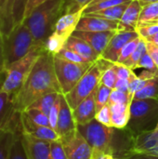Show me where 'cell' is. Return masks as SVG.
<instances>
[{
	"instance_id": "obj_1",
	"label": "cell",
	"mask_w": 158,
	"mask_h": 159,
	"mask_svg": "<svg viewBox=\"0 0 158 159\" xmlns=\"http://www.w3.org/2000/svg\"><path fill=\"white\" fill-rule=\"evenodd\" d=\"M61 89L54 68V55L44 50L34 64L24 84L12 99L13 112L21 113L42 96Z\"/></svg>"
},
{
	"instance_id": "obj_2",
	"label": "cell",
	"mask_w": 158,
	"mask_h": 159,
	"mask_svg": "<svg viewBox=\"0 0 158 159\" xmlns=\"http://www.w3.org/2000/svg\"><path fill=\"white\" fill-rule=\"evenodd\" d=\"M64 2L65 0H47L22 21L30 29L36 47L44 48L46 40L53 33L57 20L63 13Z\"/></svg>"
},
{
	"instance_id": "obj_3",
	"label": "cell",
	"mask_w": 158,
	"mask_h": 159,
	"mask_svg": "<svg viewBox=\"0 0 158 159\" xmlns=\"http://www.w3.org/2000/svg\"><path fill=\"white\" fill-rule=\"evenodd\" d=\"M158 124V100H132L127 129L133 137L155 130Z\"/></svg>"
},
{
	"instance_id": "obj_4",
	"label": "cell",
	"mask_w": 158,
	"mask_h": 159,
	"mask_svg": "<svg viewBox=\"0 0 158 159\" xmlns=\"http://www.w3.org/2000/svg\"><path fill=\"white\" fill-rule=\"evenodd\" d=\"M112 65V62L100 57L90 66L74 88L64 95L72 110H74L86 98L97 89L103 73Z\"/></svg>"
},
{
	"instance_id": "obj_5",
	"label": "cell",
	"mask_w": 158,
	"mask_h": 159,
	"mask_svg": "<svg viewBox=\"0 0 158 159\" xmlns=\"http://www.w3.org/2000/svg\"><path fill=\"white\" fill-rule=\"evenodd\" d=\"M6 69L26 56L35 46L34 36L24 22H20L6 35H3Z\"/></svg>"
},
{
	"instance_id": "obj_6",
	"label": "cell",
	"mask_w": 158,
	"mask_h": 159,
	"mask_svg": "<svg viewBox=\"0 0 158 159\" xmlns=\"http://www.w3.org/2000/svg\"><path fill=\"white\" fill-rule=\"evenodd\" d=\"M44 50L45 48L42 47H34L26 56L15 61L6 69L2 89L7 92L12 99L24 84L34 64Z\"/></svg>"
},
{
	"instance_id": "obj_7",
	"label": "cell",
	"mask_w": 158,
	"mask_h": 159,
	"mask_svg": "<svg viewBox=\"0 0 158 159\" xmlns=\"http://www.w3.org/2000/svg\"><path fill=\"white\" fill-rule=\"evenodd\" d=\"M77 130L87 140L93 151L114 155L116 129L107 127L96 119L84 125H77Z\"/></svg>"
},
{
	"instance_id": "obj_8",
	"label": "cell",
	"mask_w": 158,
	"mask_h": 159,
	"mask_svg": "<svg viewBox=\"0 0 158 159\" xmlns=\"http://www.w3.org/2000/svg\"><path fill=\"white\" fill-rule=\"evenodd\" d=\"M92 64L75 63L54 55V68L61 93L65 95L70 92Z\"/></svg>"
},
{
	"instance_id": "obj_9",
	"label": "cell",
	"mask_w": 158,
	"mask_h": 159,
	"mask_svg": "<svg viewBox=\"0 0 158 159\" xmlns=\"http://www.w3.org/2000/svg\"><path fill=\"white\" fill-rule=\"evenodd\" d=\"M61 142L68 159H92L93 149L78 130Z\"/></svg>"
},
{
	"instance_id": "obj_10",
	"label": "cell",
	"mask_w": 158,
	"mask_h": 159,
	"mask_svg": "<svg viewBox=\"0 0 158 159\" xmlns=\"http://www.w3.org/2000/svg\"><path fill=\"white\" fill-rule=\"evenodd\" d=\"M77 130V125L73 116V110L68 104L64 94L61 93L60 111L55 131L61 140L66 139L74 134Z\"/></svg>"
},
{
	"instance_id": "obj_11",
	"label": "cell",
	"mask_w": 158,
	"mask_h": 159,
	"mask_svg": "<svg viewBox=\"0 0 158 159\" xmlns=\"http://www.w3.org/2000/svg\"><path fill=\"white\" fill-rule=\"evenodd\" d=\"M139 36L137 31H121L116 32L111 38L107 47L102 53L101 57L112 63H116L122 48L129 41Z\"/></svg>"
},
{
	"instance_id": "obj_12",
	"label": "cell",
	"mask_w": 158,
	"mask_h": 159,
	"mask_svg": "<svg viewBox=\"0 0 158 159\" xmlns=\"http://www.w3.org/2000/svg\"><path fill=\"white\" fill-rule=\"evenodd\" d=\"M21 137L27 159H51L50 142L34 138L23 131Z\"/></svg>"
},
{
	"instance_id": "obj_13",
	"label": "cell",
	"mask_w": 158,
	"mask_h": 159,
	"mask_svg": "<svg viewBox=\"0 0 158 159\" xmlns=\"http://www.w3.org/2000/svg\"><path fill=\"white\" fill-rule=\"evenodd\" d=\"M120 20H112L100 17L83 14L76 30L88 32H105V31H119Z\"/></svg>"
},
{
	"instance_id": "obj_14",
	"label": "cell",
	"mask_w": 158,
	"mask_h": 159,
	"mask_svg": "<svg viewBox=\"0 0 158 159\" xmlns=\"http://www.w3.org/2000/svg\"><path fill=\"white\" fill-rule=\"evenodd\" d=\"M116 31H105V32H88L75 30L72 35L76 36L85 42H87L100 56L107 47L111 38L115 34Z\"/></svg>"
},
{
	"instance_id": "obj_15",
	"label": "cell",
	"mask_w": 158,
	"mask_h": 159,
	"mask_svg": "<svg viewBox=\"0 0 158 159\" xmlns=\"http://www.w3.org/2000/svg\"><path fill=\"white\" fill-rule=\"evenodd\" d=\"M20 126L23 132L34 138L50 143L61 140L58 133L52 128L34 123L26 116V115L23 112L20 113Z\"/></svg>"
},
{
	"instance_id": "obj_16",
	"label": "cell",
	"mask_w": 158,
	"mask_h": 159,
	"mask_svg": "<svg viewBox=\"0 0 158 159\" xmlns=\"http://www.w3.org/2000/svg\"><path fill=\"white\" fill-rule=\"evenodd\" d=\"M17 112H13L7 122L0 129V159H10L15 138V122Z\"/></svg>"
},
{
	"instance_id": "obj_17",
	"label": "cell",
	"mask_w": 158,
	"mask_h": 159,
	"mask_svg": "<svg viewBox=\"0 0 158 159\" xmlns=\"http://www.w3.org/2000/svg\"><path fill=\"white\" fill-rule=\"evenodd\" d=\"M84 13V10L72 14H63L57 20L53 33L61 37L65 42L76 30L77 24Z\"/></svg>"
},
{
	"instance_id": "obj_18",
	"label": "cell",
	"mask_w": 158,
	"mask_h": 159,
	"mask_svg": "<svg viewBox=\"0 0 158 159\" xmlns=\"http://www.w3.org/2000/svg\"><path fill=\"white\" fill-rule=\"evenodd\" d=\"M95 95L96 90L86 98L74 110H73V116L76 125H84L95 119L97 114Z\"/></svg>"
},
{
	"instance_id": "obj_19",
	"label": "cell",
	"mask_w": 158,
	"mask_h": 159,
	"mask_svg": "<svg viewBox=\"0 0 158 159\" xmlns=\"http://www.w3.org/2000/svg\"><path fill=\"white\" fill-rule=\"evenodd\" d=\"M142 6L138 0H132L127 7L121 20L119 31H136Z\"/></svg>"
},
{
	"instance_id": "obj_20",
	"label": "cell",
	"mask_w": 158,
	"mask_h": 159,
	"mask_svg": "<svg viewBox=\"0 0 158 159\" xmlns=\"http://www.w3.org/2000/svg\"><path fill=\"white\" fill-rule=\"evenodd\" d=\"M64 48L74 51L90 63H94L101 57L87 42L74 35H71L68 38Z\"/></svg>"
},
{
	"instance_id": "obj_21",
	"label": "cell",
	"mask_w": 158,
	"mask_h": 159,
	"mask_svg": "<svg viewBox=\"0 0 158 159\" xmlns=\"http://www.w3.org/2000/svg\"><path fill=\"white\" fill-rule=\"evenodd\" d=\"M158 146V133L156 130L147 131L137 135L133 140L131 154H145Z\"/></svg>"
},
{
	"instance_id": "obj_22",
	"label": "cell",
	"mask_w": 158,
	"mask_h": 159,
	"mask_svg": "<svg viewBox=\"0 0 158 159\" xmlns=\"http://www.w3.org/2000/svg\"><path fill=\"white\" fill-rule=\"evenodd\" d=\"M109 106L112 114V126L115 129L127 128L129 121L130 104L115 103V104H111Z\"/></svg>"
},
{
	"instance_id": "obj_23",
	"label": "cell",
	"mask_w": 158,
	"mask_h": 159,
	"mask_svg": "<svg viewBox=\"0 0 158 159\" xmlns=\"http://www.w3.org/2000/svg\"><path fill=\"white\" fill-rule=\"evenodd\" d=\"M6 72L0 75V129L10 118L12 110V97L2 89Z\"/></svg>"
},
{
	"instance_id": "obj_24",
	"label": "cell",
	"mask_w": 158,
	"mask_h": 159,
	"mask_svg": "<svg viewBox=\"0 0 158 159\" xmlns=\"http://www.w3.org/2000/svg\"><path fill=\"white\" fill-rule=\"evenodd\" d=\"M21 132L22 129L20 126V113H18L15 122V138L11 149L10 159H27L25 150L23 147Z\"/></svg>"
},
{
	"instance_id": "obj_25",
	"label": "cell",
	"mask_w": 158,
	"mask_h": 159,
	"mask_svg": "<svg viewBox=\"0 0 158 159\" xmlns=\"http://www.w3.org/2000/svg\"><path fill=\"white\" fill-rule=\"evenodd\" d=\"M16 0H7L3 10L0 12V31L2 35L7 34L15 26L13 20V8Z\"/></svg>"
},
{
	"instance_id": "obj_26",
	"label": "cell",
	"mask_w": 158,
	"mask_h": 159,
	"mask_svg": "<svg viewBox=\"0 0 158 159\" xmlns=\"http://www.w3.org/2000/svg\"><path fill=\"white\" fill-rule=\"evenodd\" d=\"M127 2L121 5H117L103 10H100V11H96L93 13H88V15L90 16H95V17H100V18H103V19H107V20H120L127 7L129 6V4L130 3Z\"/></svg>"
},
{
	"instance_id": "obj_27",
	"label": "cell",
	"mask_w": 158,
	"mask_h": 159,
	"mask_svg": "<svg viewBox=\"0 0 158 159\" xmlns=\"http://www.w3.org/2000/svg\"><path fill=\"white\" fill-rule=\"evenodd\" d=\"M156 99L158 100V76L147 82V84L136 92L133 96V100H146Z\"/></svg>"
},
{
	"instance_id": "obj_28",
	"label": "cell",
	"mask_w": 158,
	"mask_h": 159,
	"mask_svg": "<svg viewBox=\"0 0 158 159\" xmlns=\"http://www.w3.org/2000/svg\"><path fill=\"white\" fill-rule=\"evenodd\" d=\"M60 93L57 92H52V93H48L46 94L44 96H42L41 98H39L38 100H36L33 104H31L28 108H34L37 109L41 112H43L44 114H46L47 116L49 115V112L52 108V106L54 105L58 96Z\"/></svg>"
},
{
	"instance_id": "obj_29",
	"label": "cell",
	"mask_w": 158,
	"mask_h": 159,
	"mask_svg": "<svg viewBox=\"0 0 158 159\" xmlns=\"http://www.w3.org/2000/svg\"><path fill=\"white\" fill-rule=\"evenodd\" d=\"M158 20V1L150 3L144 7H142L140 19H139V24L143 23H157Z\"/></svg>"
},
{
	"instance_id": "obj_30",
	"label": "cell",
	"mask_w": 158,
	"mask_h": 159,
	"mask_svg": "<svg viewBox=\"0 0 158 159\" xmlns=\"http://www.w3.org/2000/svg\"><path fill=\"white\" fill-rule=\"evenodd\" d=\"M65 43L66 42L61 37L57 35L55 33H52L46 40L44 48L45 50L48 53L52 55H57L64 48Z\"/></svg>"
},
{
	"instance_id": "obj_31",
	"label": "cell",
	"mask_w": 158,
	"mask_h": 159,
	"mask_svg": "<svg viewBox=\"0 0 158 159\" xmlns=\"http://www.w3.org/2000/svg\"><path fill=\"white\" fill-rule=\"evenodd\" d=\"M146 51H147V48H146V41L141 37L140 42H139V44H138L135 51L132 53V55L130 56V58L125 63H123V64L126 65L127 67H129V69H131V70L134 71L135 69H137V65H138L141 58L142 57V55Z\"/></svg>"
},
{
	"instance_id": "obj_32",
	"label": "cell",
	"mask_w": 158,
	"mask_h": 159,
	"mask_svg": "<svg viewBox=\"0 0 158 159\" xmlns=\"http://www.w3.org/2000/svg\"><path fill=\"white\" fill-rule=\"evenodd\" d=\"M113 89L107 88L106 86L100 83L99 87L96 89V95H95V101H96V110L99 112L103 106L108 104L109 98L111 95Z\"/></svg>"
},
{
	"instance_id": "obj_33",
	"label": "cell",
	"mask_w": 158,
	"mask_h": 159,
	"mask_svg": "<svg viewBox=\"0 0 158 159\" xmlns=\"http://www.w3.org/2000/svg\"><path fill=\"white\" fill-rule=\"evenodd\" d=\"M23 113L34 123L41 125V126L50 127L48 116H47L43 112L39 111L37 109H34V108H27L25 111H23Z\"/></svg>"
},
{
	"instance_id": "obj_34",
	"label": "cell",
	"mask_w": 158,
	"mask_h": 159,
	"mask_svg": "<svg viewBox=\"0 0 158 159\" xmlns=\"http://www.w3.org/2000/svg\"><path fill=\"white\" fill-rule=\"evenodd\" d=\"M93 0H65L63 14H72L84 10Z\"/></svg>"
},
{
	"instance_id": "obj_35",
	"label": "cell",
	"mask_w": 158,
	"mask_h": 159,
	"mask_svg": "<svg viewBox=\"0 0 158 159\" xmlns=\"http://www.w3.org/2000/svg\"><path fill=\"white\" fill-rule=\"evenodd\" d=\"M140 39H141V37L138 36L137 38L129 41L128 44L125 45V47L122 48V50L120 52V55H119V58H118V61H117L116 63L123 64L130 58L132 53L135 51V49H136V48H137V46H138V44L140 42Z\"/></svg>"
},
{
	"instance_id": "obj_36",
	"label": "cell",
	"mask_w": 158,
	"mask_h": 159,
	"mask_svg": "<svg viewBox=\"0 0 158 159\" xmlns=\"http://www.w3.org/2000/svg\"><path fill=\"white\" fill-rule=\"evenodd\" d=\"M136 31L140 37L146 40L149 37L155 35L158 33V23H143L139 24Z\"/></svg>"
},
{
	"instance_id": "obj_37",
	"label": "cell",
	"mask_w": 158,
	"mask_h": 159,
	"mask_svg": "<svg viewBox=\"0 0 158 159\" xmlns=\"http://www.w3.org/2000/svg\"><path fill=\"white\" fill-rule=\"evenodd\" d=\"M149 80H143L140 78L133 71L129 76V94L133 98L134 94L138 92L140 89H142L148 82Z\"/></svg>"
},
{
	"instance_id": "obj_38",
	"label": "cell",
	"mask_w": 158,
	"mask_h": 159,
	"mask_svg": "<svg viewBox=\"0 0 158 159\" xmlns=\"http://www.w3.org/2000/svg\"><path fill=\"white\" fill-rule=\"evenodd\" d=\"M133 98L127 92H123L117 89H113L109 98L108 104H115V103H125V104H130Z\"/></svg>"
},
{
	"instance_id": "obj_39",
	"label": "cell",
	"mask_w": 158,
	"mask_h": 159,
	"mask_svg": "<svg viewBox=\"0 0 158 159\" xmlns=\"http://www.w3.org/2000/svg\"><path fill=\"white\" fill-rule=\"evenodd\" d=\"M113 65H114V63H113ZM113 65L110 66L107 70H105V72L103 73L102 79H101V84L106 86L107 88H109L111 89H115V83L117 80V75H116L115 70Z\"/></svg>"
},
{
	"instance_id": "obj_40",
	"label": "cell",
	"mask_w": 158,
	"mask_h": 159,
	"mask_svg": "<svg viewBox=\"0 0 158 159\" xmlns=\"http://www.w3.org/2000/svg\"><path fill=\"white\" fill-rule=\"evenodd\" d=\"M27 1L28 0H16L14 8H13V20H14L15 25L23 21Z\"/></svg>"
},
{
	"instance_id": "obj_41",
	"label": "cell",
	"mask_w": 158,
	"mask_h": 159,
	"mask_svg": "<svg viewBox=\"0 0 158 159\" xmlns=\"http://www.w3.org/2000/svg\"><path fill=\"white\" fill-rule=\"evenodd\" d=\"M57 55L59 57H61V58H62V59H64L66 61H72V62H75V63H90V62H88L85 59H83L80 55H78L74 51H73V50H71L69 48H63Z\"/></svg>"
},
{
	"instance_id": "obj_42",
	"label": "cell",
	"mask_w": 158,
	"mask_h": 159,
	"mask_svg": "<svg viewBox=\"0 0 158 159\" xmlns=\"http://www.w3.org/2000/svg\"><path fill=\"white\" fill-rule=\"evenodd\" d=\"M95 119L107 127H113L112 126V114H111L110 106L107 104V105L103 106L99 112H97Z\"/></svg>"
},
{
	"instance_id": "obj_43",
	"label": "cell",
	"mask_w": 158,
	"mask_h": 159,
	"mask_svg": "<svg viewBox=\"0 0 158 159\" xmlns=\"http://www.w3.org/2000/svg\"><path fill=\"white\" fill-rule=\"evenodd\" d=\"M139 68H142L144 70H149L151 72H154L155 74H156L158 75L157 67L156 66L152 57L150 56V54L147 51L141 58V60H140V61H139V63L137 65V69H139Z\"/></svg>"
},
{
	"instance_id": "obj_44",
	"label": "cell",
	"mask_w": 158,
	"mask_h": 159,
	"mask_svg": "<svg viewBox=\"0 0 158 159\" xmlns=\"http://www.w3.org/2000/svg\"><path fill=\"white\" fill-rule=\"evenodd\" d=\"M50 145H51V159H68L64 152L61 140L51 142Z\"/></svg>"
},
{
	"instance_id": "obj_45",
	"label": "cell",
	"mask_w": 158,
	"mask_h": 159,
	"mask_svg": "<svg viewBox=\"0 0 158 159\" xmlns=\"http://www.w3.org/2000/svg\"><path fill=\"white\" fill-rule=\"evenodd\" d=\"M60 102H61V93L59 94L54 105L52 106L49 115H48V118H49V124H50V128H52L54 130L56 129V126H57V121H58V116H59V111H60Z\"/></svg>"
},
{
	"instance_id": "obj_46",
	"label": "cell",
	"mask_w": 158,
	"mask_h": 159,
	"mask_svg": "<svg viewBox=\"0 0 158 159\" xmlns=\"http://www.w3.org/2000/svg\"><path fill=\"white\" fill-rule=\"evenodd\" d=\"M114 68L115 70L117 78L119 79H129V76L132 73L133 70L129 69L124 64L121 63H114Z\"/></svg>"
},
{
	"instance_id": "obj_47",
	"label": "cell",
	"mask_w": 158,
	"mask_h": 159,
	"mask_svg": "<svg viewBox=\"0 0 158 159\" xmlns=\"http://www.w3.org/2000/svg\"><path fill=\"white\" fill-rule=\"evenodd\" d=\"M45 1L47 0H28L27 1V5H26V7H25V12H24V18H23V20L24 19H26L31 13L32 11L37 7L39 5H41L42 3H44Z\"/></svg>"
},
{
	"instance_id": "obj_48",
	"label": "cell",
	"mask_w": 158,
	"mask_h": 159,
	"mask_svg": "<svg viewBox=\"0 0 158 159\" xmlns=\"http://www.w3.org/2000/svg\"><path fill=\"white\" fill-rule=\"evenodd\" d=\"M146 48H147V52L152 57L156 66L158 69V46L152 44L150 42H146Z\"/></svg>"
},
{
	"instance_id": "obj_49",
	"label": "cell",
	"mask_w": 158,
	"mask_h": 159,
	"mask_svg": "<svg viewBox=\"0 0 158 159\" xmlns=\"http://www.w3.org/2000/svg\"><path fill=\"white\" fill-rule=\"evenodd\" d=\"M6 72V61H5V54H4V47H3V35L0 31V75Z\"/></svg>"
},
{
	"instance_id": "obj_50",
	"label": "cell",
	"mask_w": 158,
	"mask_h": 159,
	"mask_svg": "<svg viewBox=\"0 0 158 159\" xmlns=\"http://www.w3.org/2000/svg\"><path fill=\"white\" fill-rule=\"evenodd\" d=\"M115 89L129 93V79H119V78H117Z\"/></svg>"
},
{
	"instance_id": "obj_51",
	"label": "cell",
	"mask_w": 158,
	"mask_h": 159,
	"mask_svg": "<svg viewBox=\"0 0 158 159\" xmlns=\"http://www.w3.org/2000/svg\"><path fill=\"white\" fill-rule=\"evenodd\" d=\"M92 159H117L115 157H114L111 154L103 153V152H98V151H93Z\"/></svg>"
},
{
	"instance_id": "obj_52",
	"label": "cell",
	"mask_w": 158,
	"mask_h": 159,
	"mask_svg": "<svg viewBox=\"0 0 158 159\" xmlns=\"http://www.w3.org/2000/svg\"><path fill=\"white\" fill-rule=\"evenodd\" d=\"M125 159H158V157L149 155H144V154H134Z\"/></svg>"
},
{
	"instance_id": "obj_53",
	"label": "cell",
	"mask_w": 158,
	"mask_h": 159,
	"mask_svg": "<svg viewBox=\"0 0 158 159\" xmlns=\"http://www.w3.org/2000/svg\"><path fill=\"white\" fill-rule=\"evenodd\" d=\"M145 41H146V42H150V43H152V44H155V45L158 46V33L157 34H156L155 35L149 37V38L146 39Z\"/></svg>"
},
{
	"instance_id": "obj_54",
	"label": "cell",
	"mask_w": 158,
	"mask_h": 159,
	"mask_svg": "<svg viewBox=\"0 0 158 159\" xmlns=\"http://www.w3.org/2000/svg\"><path fill=\"white\" fill-rule=\"evenodd\" d=\"M144 155H149V156H153V157H158V146L156 148H153L151 150H149L147 153H145Z\"/></svg>"
},
{
	"instance_id": "obj_55",
	"label": "cell",
	"mask_w": 158,
	"mask_h": 159,
	"mask_svg": "<svg viewBox=\"0 0 158 159\" xmlns=\"http://www.w3.org/2000/svg\"><path fill=\"white\" fill-rule=\"evenodd\" d=\"M138 1L141 3V5H142V7H144V6H146V5H148V4H150V3L157 2L158 0H138Z\"/></svg>"
},
{
	"instance_id": "obj_56",
	"label": "cell",
	"mask_w": 158,
	"mask_h": 159,
	"mask_svg": "<svg viewBox=\"0 0 158 159\" xmlns=\"http://www.w3.org/2000/svg\"><path fill=\"white\" fill-rule=\"evenodd\" d=\"M6 2H7V0H0V12L3 10V8L6 5Z\"/></svg>"
},
{
	"instance_id": "obj_57",
	"label": "cell",
	"mask_w": 158,
	"mask_h": 159,
	"mask_svg": "<svg viewBox=\"0 0 158 159\" xmlns=\"http://www.w3.org/2000/svg\"><path fill=\"white\" fill-rule=\"evenodd\" d=\"M99 1H102V0H93L90 4H92V3H97V2H99Z\"/></svg>"
},
{
	"instance_id": "obj_58",
	"label": "cell",
	"mask_w": 158,
	"mask_h": 159,
	"mask_svg": "<svg viewBox=\"0 0 158 159\" xmlns=\"http://www.w3.org/2000/svg\"><path fill=\"white\" fill-rule=\"evenodd\" d=\"M155 130H156V131H157V133H158V129H155Z\"/></svg>"
},
{
	"instance_id": "obj_59",
	"label": "cell",
	"mask_w": 158,
	"mask_h": 159,
	"mask_svg": "<svg viewBox=\"0 0 158 159\" xmlns=\"http://www.w3.org/2000/svg\"><path fill=\"white\" fill-rule=\"evenodd\" d=\"M157 23H158V20H157Z\"/></svg>"
}]
</instances>
